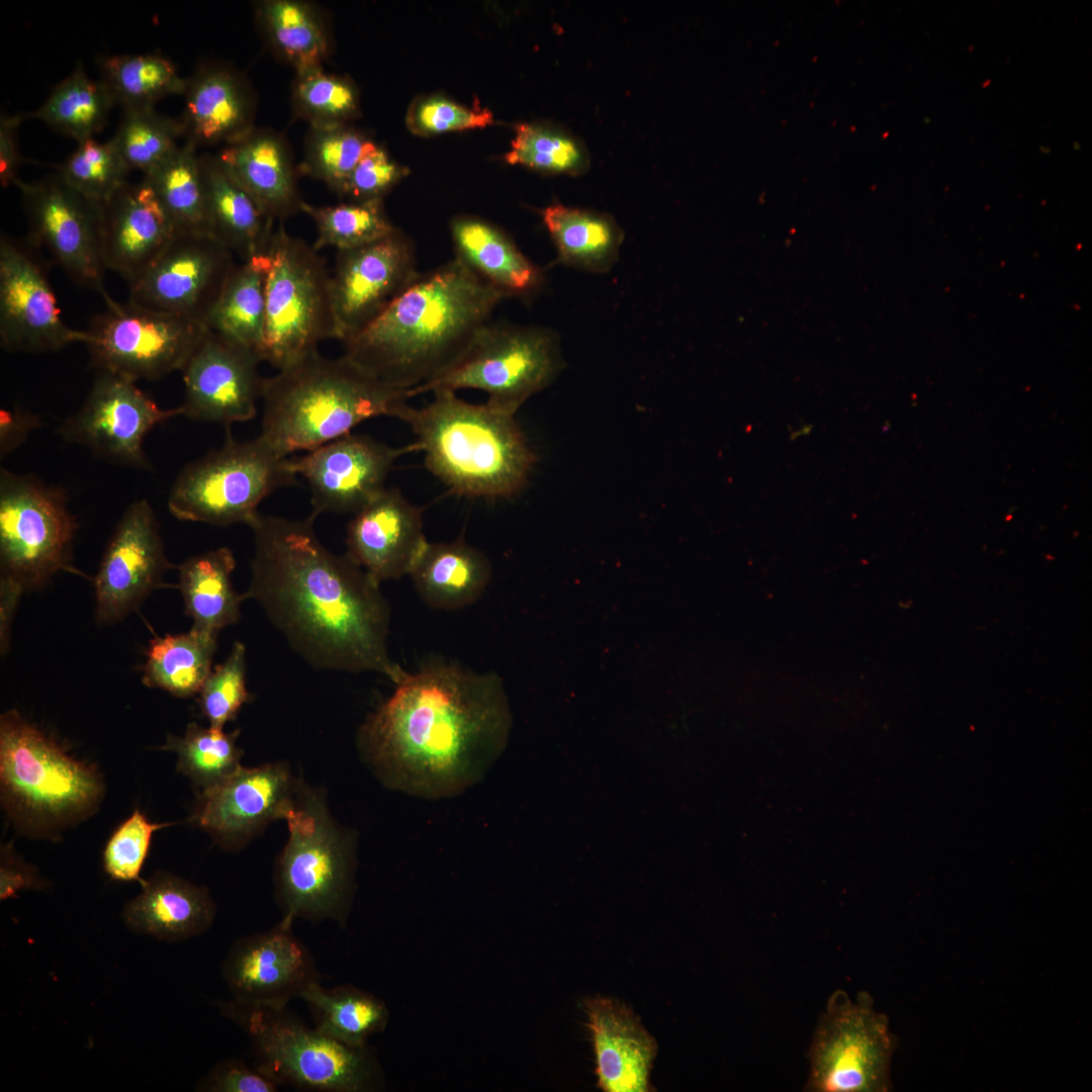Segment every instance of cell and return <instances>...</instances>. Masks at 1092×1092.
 <instances>
[{"label": "cell", "mask_w": 1092, "mask_h": 1092, "mask_svg": "<svg viewBox=\"0 0 1092 1092\" xmlns=\"http://www.w3.org/2000/svg\"><path fill=\"white\" fill-rule=\"evenodd\" d=\"M315 518L258 515L250 526L254 555L245 597L313 667L373 671L396 684L406 671L388 654L390 607L380 583L322 544Z\"/></svg>", "instance_id": "cell-1"}, {"label": "cell", "mask_w": 1092, "mask_h": 1092, "mask_svg": "<svg viewBox=\"0 0 1092 1092\" xmlns=\"http://www.w3.org/2000/svg\"><path fill=\"white\" fill-rule=\"evenodd\" d=\"M360 727L364 759L387 788L438 800L478 784L506 749L513 716L502 677L433 661L405 672Z\"/></svg>", "instance_id": "cell-2"}, {"label": "cell", "mask_w": 1092, "mask_h": 1092, "mask_svg": "<svg viewBox=\"0 0 1092 1092\" xmlns=\"http://www.w3.org/2000/svg\"><path fill=\"white\" fill-rule=\"evenodd\" d=\"M506 297L455 257L420 274L376 320L342 342L343 355L410 393L454 366Z\"/></svg>", "instance_id": "cell-3"}, {"label": "cell", "mask_w": 1092, "mask_h": 1092, "mask_svg": "<svg viewBox=\"0 0 1092 1092\" xmlns=\"http://www.w3.org/2000/svg\"><path fill=\"white\" fill-rule=\"evenodd\" d=\"M407 390L393 388L342 355L314 351L264 378L259 437L283 457L310 451L376 417L404 420Z\"/></svg>", "instance_id": "cell-4"}, {"label": "cell", "mask_w": 1092, "mask_h": 1092, "mask_svg": "<svg viewBox=\"0 0 1092 1092\" xmlns=\"http://www.w3.org/2000/svg\"><path fill=\"white\" fill-rule=\"evenodd\" d=\"M433 393L431 402L411 406L403 420L427 469L467 497L508 498L521 491L536 458L515 416L467 402L452 390Z\"/></svg>", "instance_id": "cell-5"}, {"label": "cell", "mask_w": 1092, "mask_h": 1092, "mask_svg": "<svg viewBox=\"0 0 1092 1092\" xmlns=\"http://www.w3.org/2000/svg\"><path fill=\"white\" fill-rule=\"evenodd\" d=\"M2 804L29 835H52L91 815L104 784L90 764L70 755L17 711L0 717Z\"/></svg>", "instance_id": "cell-6"}, {"label": "cell", "mask_w": 1092, "mask_h": 1092, "mask_svg": "<svg viewBox=\"0 0 1092 1092\" xmlns=\"http://www.w3.org/2000/svg\"><path fill=\"white\" fill-rule=\"evenodd\" d=\"M285 821L288 840L275 868L282 919L344 925L353 890L354 836L332 817L325 795L302 783Z\"/></svg>", "instance_id": "cell-7"}, {"label": "cell", "mask_w": 1092, "mask_h": 1092, "mask_svg": "<svg viewBox=\"0 0 1092 1092\" xmlns=\"http://www.w3.org/2000/svg\"><path fill=\"white\" fill-rule=\"evenodd\" d=\"M246 1032L256 1066L280 1086L316 1092H366L378 1087L379 1069L366 1046L344 1044L302 1022L287 1005L218 1003Z\"/></svg>", "instance_id": "cell-8"}, {"label": "cell", "mask_w": 1092, "mask_h": 1092, "mask_svg": "<svg viewBox=\"0 0 1092 1092\" xmlns=\"http://www.w3.org/2000/svg\"><path fill=\"white\" fill-rule=\"evenodd\" d=\"M267 256L265 328L259 356L283 370L334 338L330 272L313 246L279 224Z\"/></svg>", "instance_id": "cell-9"}, {"label": "cell", "mask_w": 1092, "mask_h": 1092, "mask_svg": "<svg viewBox=\"0 0 1092 1092\" xmlns=\"http://www.w3.org/2000/svg\"><path fill=\"white\" fill-rule=\"evenodd\" d=\"M289 458L260 437L240 442L228 432L223 445L186 465L168 496L178 520L214 526L248 525L259 505L275 490L297 483Z\"/></svg>", "instance_id": "cell-10"}, {"label": "cell", "mask_w": 1092, "mask_h": 1092, "mask_svg": "<svg viewBox=\"0 0 1092 1092\" xmlns=\"http://www.w3.org/2000/svg\"><path fill=\"white\" fill-rule=\"evenodd\" d=\"M561 361L558 340L551 331L486 323L454 366L412 389L410 395L479 389L487 393L488 405L515 416L531 395L550 384Z\"/></svg>", "instance_id": "cell-11"}, {"label": "cell", "mask_w": 1092, "mask_h": 1092, "mask_svg": "<svg viewBox=\"0 0 1092 1092\" xmlns=\"http://www.w3.org/2000/svg\"><path fill=\"white\" fill-rule=\"evenodd\" d=\"M898 1038L867 992L828 998L808 1051L810 1092H887Z\"/></svg>", "instance_id": "cell-12"}, {"label": "cell", "mask_w": 1092, "mask_h": 1092, "mask_svg": "<svg viewBox=\"0 0 1092 1092\" xmlns=\"http://www.w3.org/2000/svg\"><path fill=\"white\" fill-rule=\"evenodd\" d=\"M76 530V518L61 488L1 469V576L27 590L43 586L58 571H73Z\"/></svg>", "instance_id": "cell-13"}, {"label": "cell", "mask_w": 1092, "mask_h": 1092, "mask_svg": "<svg viewBox=\"0 0 1092 1092\" xmlns=\"http://www.w3.org/2000/svg\"><path fill=\"white\" fill-rule=\"evenodd\" d=\"M103 299L106 310L87 331L92 363L133 382L181 371L208 330L195 320L120 303L108 293Z\"/></svg>", "instance_id": "cell-14"}, {"label": "cell", "mask_w": 1092, "mask_h": 1092, "mask_svg": "<svg viewBox=\"0 0 1092 1092\" xmlns=\"http://www.w3.org/2000/svg\"><path fill=\"white\" fill-rule=\"evenodd\" d=\"M20 191L28 236L67 275L104 297L100 247L101 206L72 188L59 175L14 184Z\"/></svg>", "instance_id": "cell-15"}, {"label": "cell", "mask_w": 1092, "mask_h": 1092, "mask_svg": "<svg viewBox=\"0 0 1092 1092\" xmlns=\"http://www.w3.org/2000/svg\"><path fill=\"white\" fill-rule=\"evenodd\" d=\"M234 256L211 235L177 233L129 285L128 301L206 325L237 266Z\"/></svg>", "instance_id": "cell-16"}, {"label": "cell", "mask_w": 1092, "mask_h": 1092, "mask_svg": "<svg viewBox=\"0 0 1092 1092\" xmlns=\"http://www.w3.org/2000/svg\"><path fill=\"white\" fill-rule=\"evenodd\" d=\"M415 247L396 228L357 248L339 250L330 273L334 338H352L376 320L418 277Z\"/></svg>", "instance_id": "cell-17"}, {"label": "cell", "mask_w": 1092, "mask_h": 1092, "mask_svg": "<svg viewBox=\"0 0 1092 1092\" xmlns=\"http://www.w3.org/2000/svg\"><path fill=\"white\" fill-rule=\"evenodd\" d=\"M181 416L180 407H160L135 382L99 372L84 404L60 428L72 443L117 463L149 469L143 445L157 425Z\"/></svg>", "instance_id": "cell-18"}, {"label": "cell", "mask_w": 1092, "mask_h": 1092, "mask_svg": "<svg viewBox=\"0 0 1092 1092\" xmlns=\"http://www.w3.org/2000/svg\"><path fill=\"white\" fill-rule=\"evenodd\" d=\"M90 341L61 316L46 272L12 238L0 239V344L9 352H49Z\"/></svg>", "instance_id": "cell-19"}, {"label": "cell", "mask_w": 1092, "mask_h": 1092, "mask_svg": "<svg viewBox=\"0 0 1092 1092\" xmlns=\"http://www.w3.org/2000/svg\"><path fill=\"white\" fill-rule=\"evenodd\" d=\"M168 561L150 503L138 499L121 516L93 579L96 620L111 624L133 612L156 588L166 586Z\"/></svg>", "instance_id": "cell-20"}, {"label": "cell", "mask_w": 1092, "mask_h": 1092, "mask_svg": "<svg viewBox=\"0 0 1092 1092\" xmlns=\"http://www.w3.org/2000/svg\"><path fill=\"white\" fill-rule=\"evenodd\" d=\"M260 362L254 350L208 329L181 370V416L226 428L252 420L263 392Z\"/></svg>", "instance_id": "cell-21"}, {"label": "cell", "mask_w": 1092, "mask_h": 1092, "mask_svg": "<svg viewBox=\"0 0 1092 1092\" xmlns=\"http://www.w3.org/2000/svg\"><path fill=\"white\" fill-rule=\"evenodd\" d=\"M408 451H414L412 445L396 449L350 433L289 458V465L309 486L313 516L356 514L386 488L394 461Z\"/></svg>", "instance_id": "cell-22"}, {"label": "cell", "mask_w": 1092, "mask_h": 1092, "mask_svg": "<svg viewBox=\"0 0 1092 1092\" xmlns=\"http://www.w3.org/2000/svg\"><path fill=\"white\" fill-rule=\"evenodd\" d=\"M298 782L285 762L239 767L201 791L192 821L225 849L237 850L292 809Z\"/></svg>", "instance_id": "cell-23"}, {"label": "cell", "mask_w": 1092, "mask_h": 1092, "mask_svg": "<svg viewBox=\"0 0 1092 1092\" xmlns=\"http://www.w3.org/2000/svg\"><path fill=\"white\" fill-rule=\"evenodd\" d=\"M293 922L244 936L233 944L221 974L233 999L247 1004L288 1005L321 981L309 949L293 933Z\"/></svg>", "instance_id": "cell-24"}, {"label": "cell", "mask_w": 1092, "mask_h": 1092, "mask_svg": "<svg viewBox=\"0 0 1092 1092\" xmlns=\"http://www.w3.org/2000/svg\"><path fill=\"white\" fill-rule=\"evenodd\" d=\"M427 543L422 510L385 488L354 514L346 554L381 583L408 575Z\"/></svg>", "instance_id": "cell-25"}, {"label": "cell", "mask_w": 1092, "mask_h": 1092, "mask_svg": "<svg viewBox=\"0 0 1092 1092\" xmlns=\"http://www.w3.org/2000/svg\"><path fill=\"white\" fill-rule=\"evenodd\" d=\"M177 234L153 188L143 179L124 184L101 206L100 247L105 268L129 285Z\"/></svg>", "instance_id": "cell-26"}, {"label": "cell", "mask_w": 1092, "mask_h": 1092, "mask_svg": "<svg viewBox=\"0 0 1092 1092\" xmlns=\"http://www.w3.org/2000/svg\"><path fill=\"white\" fill-rule=\"evenodd\" d=\"M596 1055L598 1085L606 1092H649L655 1038L625 1005L594 998L585 1003Z\"/></svg>", "instance_id": "cell-27"}, {"label": "cell", "mask_w": 1092, "mask_h": 1092, "mask_svg": "<svg viewBox=\"0 0 1092 1092\" xmlns=\"http://www.w3.org/2000/svg\"><path fill=\"white\" fill-rule=\"evenodd\" d=\"M180 120L187 142L231 144L254 126L255 99L243 76L219 64H206L187 79Z\"/></svg>", "instance_id": "cell-28"}, {"label": "cell", "mask_w": 1092, "mask_h": 1092, "mask_svg": "<svg viewBox=\"0 0 1092 1092\" xmlns=\"http://www.w3.org/2000/svg\"><path fill=\"white\" fill-rule=\"evenodd\" d=\"M217 156L272 219L282 221L301 211L296 170L279 133L255 127Z\"/></svg>", "instance_id": "cell-29"}, {"label": "cell", "mask_w": 1092, "mask_h": 1092, "mask_svg": "<svg viewBox=\"0 0 1092 1092\" xmlns=\"http://www.w3.org/2000/svg\"><path fill=\"white\" fill-rule=\"evenodd\" d=\"M214 916L215 905L205 887L164 871L144 881L142 892L122 911L131 931L168 942L205 932Z\"/></svg>", "instance_id": "cell-30"}, {"label": "cell", "mask_w": 1092, "mask_h": 1092, "mask_svg": "<svg viewBox=\"0 0 1092 1092\" xmlns=\"http://www.w3.org/2000/svg\"><path fill=\"white\" fill-rule=\"evenodd\" d=\"M210 234L242 262L267 252L275 229L218 156H199Z\"/></svg>", "instance_id": "cell-31"}, {"label": "cell", "mask_w": 1092, "mask_h": 1092, "mask_svg": "<svg viewBox=\"0 0 1092 1092\" xmlns=\"http://www.w3.org/2000/svg\"><path fill=\"white\" fill-rule=\"evenodd\" d=\"M421 600L430 608L456 611L474 604L488 585V557L462 537L429 542L410 574Z\"/></svg>", "instance_id": "cell-32"}, {"label": "cell", "mask_w": 1092, "mask_h": 1092, "mask_svg": "<svg viewBox=\"0 0 1092 1092\" xmlns=\"http://www.w3.org/2000/svg\"><path fill=\"white\" fill-rule=\"evenodd\" d=\"M456 258L507 296L536 289L540 270L495 226L474 217L461 216L451 223Z\"/></svg>", "instance_id": "cell-33"}, {"label": "cell", "mask_w": 1092, "mask_h": 1092, "mask_svg": "<svg viewBox=\"0 0 1092 1092\" xmlns=\"http://www.w3.org/2000/svg\"><path fill=\"white\" fill-rule=\"evenodd\" d=\"M235 568V556L228 547L193 556L178 567L177 587L193 627L218 634L239 621L246 597L234 588Z\"/></svg>", "instance_id": "cell-34"}, {"label": "cell", "mask_w": 1092, "mask_h": 1092, "mask_svg": "<svg viewBox=\"0 0 1092 1092\" xmlns=\"http://www.w3.org/2000/svg\"><path fill=\"white\" fill-rule=\"evenodd\" d=\"M258 24L272 51L297 73L323 68L330 36L320 10L306 1L264 0L257 4Z\"/></svg>", "instance_id": "cell-35"}, {"label": "cell", "mask_w": 1092, "mask_h": 1092, "mask_svg": "<svg viewBox=\"0 0 1092 1092\" xmlns=\"http://www.w3.org/2000/svg\"><path fill=\"white\" fill-rule=\"evenodd\" d=\"M217 634L192 626L186 632L151 641L142 682L178 698L198 694L212 670Z\"/></svg>", "instance_id": "cell-36"}, {"label": "cell", "mask_w": 1092, "mask_h": 1092, "mask_svg": "<svg viewBox=\"0 0 1092 1092\" xmlns=\"http://www.w3.org/2000/svg\"><path fill=\"white\" fill-rule=\"evenodd\" d=\"M268 265L267 252L237 264L206 322L209 330L258 355L265 328Z\"/></svg>", "instance_id": "cell-37"}, {"label": "cell", "mask_w": 1092, "mask_h": 1092, "mask_svg": "<svg viewBox=\"0 0 1092 1092\" xmlns=\"http://www.w3.org/2000/svg\"><path fill=\"white\" fill-rule=\"evenodd\" d=\"M299 998L308 1004L317 1030L349 1046H366L367 1039L387 1025L386 1005L350 985L326 988L315 981Z\"/></svg>", "instance_id": "cell-38"}, {"label": "cell", "mask_w": 1092, "mask_h": 1092, "mask_svg": "<svg viewBox=\"0 0 1092 1092\" xmlns=\"http://www.w3.org/2000/svg\"><path fill=\"white\" fill-rule=\"evenodd\" d=\"M196 146L178 147L144 174L177 233L210 234L204 183Z\"/></svg>", "instance_id": "cell-39"}, {"label": "cell", "mask_w": 1092, "mask_h": 1092, "mask_svg": "<svg viewBox=\"0 0 1092 1092\" xmlns=\"http://www.w3.org/2000/svg\"><path fill=\"white\" fill-rule=\"evenodd\" d=\"M542 218L559 262L597 272L614 263L621 235L607 217L556 203L542 210Z\"/></svg>", "instance_id": "cell-40"}, {"label": "cell", "mask_w": 1092, "mask_h": 1092, "mask_svg": "<svg viewBox=\"0 0 1092 1092\" xmlns=\"http://www.w3.org/2000/svg\"><path fill=\"white\" fill-rule=\"evenodd\" d=\"M115 100L102 81L92 80L81 64L59 83L44 103L28 116L39 119L77 143L92 139L105 125Z\"/></svg>", "instance_id": "cell-41"}, {"label": "cell", "mask_w": 1092, "mask_h": 1092, "mask_svg": "<svg viewBox=\"0 0 1092 1092\" xmlns=\"http://www.w3.org/2000/svg\"><path fill=\"white\" fill-rule=\"evenodd\" d=\"M100 63L101 81L123 110L154 108L161 99L186 89L187 79L157 53L107 56Z\"/></svg>", "instance_id": "cell-42"}, {"label": "cell", "mask_w": 1092, "mask_h": 1092, "mask_svg": "<svg viewBox=\"0 0 1092 1092\" xmlns=\"http://www.w3.org/2000/svg\"><path fill=\"white\" fill-rule=\"evenodd\" d=\"M240 730L188 724L183 736L169 735L160 749L177 753V769L201 790L209 789L241 767L243 750L237 744Z\"/></svg>", "instance_id": "cell-43"}, {"label": "cell", "mask_w": 1092, "mask_h": 1092, "mask_svg": "<svg viewBox=\"0 0 1092 1092\" xmlns=\"http://www.w3.org/2000/svg\"><path fill=\"white\" fill-rule=\"evenodd\" d=\"M314 222L316 251L325 247L347 250L364 246L390 234L395 226L385 214L381 199L352 201L335 205L301 204Z\"/></svg>", "instance_id": "cell-44"}, {"label": "cell", "mask_w": 1092, "mask_h": 1092, "mask_svg": "<svg viewBox=\"0 0 1092 1092\" xmlns=\"http://www.w3.org/2000/svg\"><path fill=\"white\" fill-rule=\"evenodd\" d=\"M181 134L180 120L159 114L154 108L129 109L123 110L111 142L130 171L146 174L175 152Z\"/></svg>", "instance_id": "cell-45"}, {"label": "cell", "mask_w": 1092, "mask_h": 1092, "mask_svg": "<svg viewBox=\"0 0 1092 1092\" xmlns=\"http://www.w3.org/2000/svg\"><path fill=\"white\" fill-rule=\"evenodd\" d=\"M375 146L346 124L310 127L298 169L340 194L359 161Z\"/></svg>", "instance_id": "cell-46"}, {"label": "cell", "mask_w": 1092, "mask_h": 1092, "mask_svg": "<svg viewBox=\"0 0 1092 1092\" xmlns=\"http://www.w3.org/2000/svg\"><path fill=\"white\" fill-rule=\"evenodd\" d=\"M291 101L295 114L310 127L344 125L358 110V95L346 78L328 74L323 68L297 73Z\"/></svg>", "instance_id": "cell-47"}, {"label": "cell", "mask_w": 1092, "mask_h": 1092, "mask_svg": "<svg viewBox=\"0 0 1092 1092\" xmlns=\"http://www.w3.org/2000/svg\"><path fill=\"white\" fill-rule=\"evenodd\" d=\"M129 172L111 140L100 143L92 138L78 143L58 174L80 194L102 206L127 183Z\"/></svg>", "instance_id": "cell-48"}, {"label": "cell", "mask_w": 1092, "mask_h": 1092, "mask_svg": "<svg viewBox=\"0 0 1092 1092\" xmlns=\"http://www.w3.org/2000/svg\"><path fill=\"white\" fill-rule=\"evenodd\" d=\"M511 165H522L550 173H571L582 164L578 145L570 138L532 124L516 125L511 150L505 155Z\"/></svg>", "instance_id": "cell-49"}, {"label": "cell", "mask_w": 1092, "mask_h": 1092, "mask_svg": "<svg viewBox=\"0 0 1092 1092\" xmlns=\"http://www.w3.org/2000/svg\"><path fill=\"white\" fill-rule=\"evenodd\" d=\"M199 705L209 726L223 729L251 694L246 681V647L236 641L226 659L215 665L199 691Z\"/></svg>", "instance_id": "cell-50"}, {"label": "cell", "mask_w": 1092, "mask_h": 1092, "mask_svg": "<svg viewBox=\"0 0 1092 1092\" xmlns=\"http://www.w3.org/2000/svg\"><path fill=\"white\" fill-rule=\"evenodd\" d=\"M170 823H152L135 810L111 835L103 852L107 875L118 881H145L140 873L147 857L152 834Z\"/></svg>", "instance_id": "cell-51"}, {"label": "cell", "mask_w": 1092, "mask_h": 1092, "mask_svg": "<svg viewBox=\"0 0 1092 1092\" xmlns=\"http://www.w3.org/2000/svg\"><path fill=\"white\" fill-rule=\"evenodd\" d=\"M493 122L492 113L485 108H469L445 98L433 97L411 110L410 128L421 134L485 127Z\"/></svg>", "instance_id": "cell-52"}, {"label": "cell", "mask_w": 1092, "mask_h": 1092, "mask_svg": "<svg viewBox=\"0 0 1092 1092\" xmlns=\"http://www.w3.org/2000/svg\"><path fill=\"white\" fill-rule=\"evenodd\" d=\"M405 174L404 168L375 146L359 161L339 195L353 201L382 200V196Z\"/></svg>", "instance_id": "cell-53"}, {"label": "cell", "mask_w": 1092, "mask_h": 1092, "mask_svg": "<svg viewBox=\"0 0 1092 1092\" xmlns=\"http://www.w3.org/2000/svg\"><path fill=\"white\" fill-rule=\"evenodd\" d=\"M280 1085L256 1065L226 1059L216 1064L198 1083L204 1092H276Z\"/></svg>", "instance_id": "cell-54"}, {"label": "cell", "mask_w": 1092, "mask_h": 1092, "mask_svg": "<svg viewBox=\"0 0 1092 1092\" xmlns=\"http://www.w3.org/2000/svg\"><path fill=\"white\" fill-rule=\"evenodd\" d=\"M48 886L35 867L19 858L10 844L1 847L0 899L17 897L23 890H42Z\"/></svg>", "instance_id": "cell-55"}, {"label": "cell", "mask_w": 1092, "mask_h": 1092, "mask_svg": "<svg viewBox=\"0 0 1092 1092\" xmlns=\"http://www.w3.org/2000/svg\"><path fill=\"white\" fill-rule=\"evenodd\" d=\"M26 114H2L0 118V184L2 187L14 185L19 179L18 170L22 163L17 131Z\"/></svg>", "instance_id": "cell-56"}, {"label": "cell", "mask_w": 1092, "mask_h": 1092, "mask_svg": "<svg viewBox=\"0 0 1092 1092\" xmlns=\"http://www.w3.org/2000/svg\"><path fill=\"white\" fill-rule=\"evenodd\" d=\"M39 425L36 416L18 410H1L0 454L6 456L20 446Z\"/></svg>", "instance_id": "cell-57"}, {"label": "cell", "mask_w": 1092, "mask_h": 1092, "mask_svg": "<svg viewBox=\"0 0 1092 1092\" xmlns=\"http://www.w3.org/2000/svg\"><path fill=\"white\" fill-rule=\"evenodd\" d=\"M23 588L13 580L2 577L0 581V646L1 654L9 648L10 626L14 611Z\"/></svg>", "instance_id": "cell-58"}]
</instances>
